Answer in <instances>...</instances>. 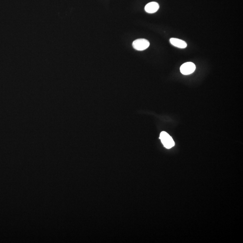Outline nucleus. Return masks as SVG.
Segmentation results:
<instances>
[{"label":"nucleus","instance_id":"1","mask_svg":"<svg viewBox=\"0 0 243 243\" xmlns=\"http://www.w3.org/2000/svg\"><path fill=\"white\" fill-rule=\"evenodd\" d=\"M159 139L166 148L170 149L175 145V142L172 137L166 132H161Z\"/></svg>","mask_w":243,"mask_h":243},{"label":"nucleus","instance_id":"2","mask_svg":"<svg viewBox=\"0 0 243 243\" xmlns=\"http://www.w3.org/2000/svg\"><path fill=\"white\" fill-rule=\"evenodd\" d=\"M149 42L145 39H138L135 40L133 43V48L136 50L142 51L148 48L149 46Z\"/></svg>","mask_w":243,"mask_h":243},{"label":"nucleus","instance_id":"3","mask_svg":"<svg viewBox=\"0 0 243 243\" xmlns=\"http://www.w3.org/2000/svg\"><path fill=\"white\" fill-rule=\"evenodd\" d=\"M195 69L196 67L194 63L190 62H187L181 66L180 71L184 75H189L195 71Z\"/></svg>","mask_w":243,"mask_h":243},{"label":"nucleus","instance_id":"4","mask_svg":"<svg viewBox=\"0 0 243 243\" xmlns=\"http://www.w3.org/2000/svg\"><path fill=\"white\" fill-rule=\"evenodd\" d=\"M159 8V5L158 3L156 2H151L145 5V10L146 12L152 14L157 11Z\"/></svg>","mask_w":243,"mask_h":243},{"label":"nucleus","instance_id":"5","mask_svg":"<svg viewBox=\"0 0 243 243\" xmlns=\"http://www.w3.org/2000/svg\"><path fill=\"white\" fill-rule=\"evenodd\" d=\"M170 42L171 45L178 48L184 49L186 48L187 46L185 41L178 38H170Z\"/></svg>","mask_w":243,"mask_h":243}]
</instances>
